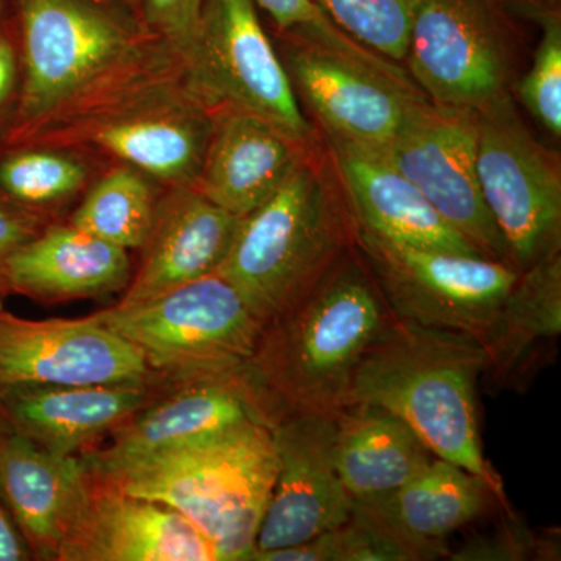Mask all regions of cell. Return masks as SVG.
<instances>
[{"mask_svg":"<svg viewBox=\"0 0 561 561\" xmlns=\"http://www.w3.org/2000/svg\"><path fill=\"white\" fill-rule=\"evenodd\" d=\"M393 317L356 243L305 298L262 328L245 378L272 426L287 415L345 408L360 357Z\"/></svg>","mask_w":561,"mask_h":561,"instance_id":"obj_1","label":"cell"},{"mask_svg":"<svg viewBox=\"0 0 561 561\" xmlns=\"http://www.w3.org/2000/svg\"><path fill=\"white\" fill-rule=\"evenodd\" d=\"M489 357L478 339L393 317L360 357L346 405H379L440 457L504 483L482 451L478 391Z\"/></svg>","mask_w":561,"mask_h":561,"instance_id":"obj_2","label":"cell"},{"mask_svg":"<svg viewBox=\"0 0 561 561\" xmlns=\"http://www.w3.org/2000/svg\"><path fill=\"white\" fill-rule=\"evenodd\" d=\"M356 243L330 153L317 146L268 201L242 217L216 273L265 324L305 298Z\"/></svg>","mask_w":561,"mask_h":561,"instance_id":"obj_3","label":"cell"},{"mask_svg":"<svg viewBox=\"0 0 561 561\" xmlns=\"http://www.w3.org/2000/svg\"><path fill=\"white\" fill-rule=\"evenodd\" d=\"M84 465L95 479L181 513L220 561H236L254 551L278 460L272 427L253 421L138 459Z\"/></svg>","mask_w":561,"mask_h":561,"instance_id":"obj_4","label":"cell"},{"mask_svg":"<svg viewBox=\"0 0 561 561\" xmlns=\"http://www.w3.org/2000/svg\"><path fill=\"white\" fill-rule=\"evenodd\" d=\"M131 342L151 370L187 379L245 373L264 323L216 272L150 300L95 313Z\"/></svg>","mask_w":561,"mask_h":561,"instance_id":"obj_5","label":"cell"},{"mask_svg":"<svg viewBox=\"0 0 561 561\" xmlns=\"http://www.w3.org/2000/svg\"><path fill=\"white\" fill-rule=\"evenodd\" d=\"M523 0H420L408 62L431 103L479 110L511 92Z\"/></svg>","mask_w":561,"mask_h":561,"instance_id":"obj_6","label":"cell"},{"mask_svg":"<svg viewBox=\"0 0 561 561\" xmlns=\"http://www.w3.org/2000/svg\"><path fill=\"white\" fill-rule=\"evenodd\" d=\"M479 184L507 249L524 272L561 250V168L519 116L512 92L476 110Z\"/></svg>","mask_w":561,"mask_h":561,"instance_id":"obj_7","label":"cell"},{"mask_svg":"<svg viewBox=\"0 0 561 561\" xmlns=\"http://www.w3.org/2000/svg\"><path fill=\"white\" fill-rule=\"evenodd\" d=\"M24 127L49 119L130 60L138 31L102 0H20Z\"/></svg>","mask_w":561,"mask_h":561,"instance_id":"obj_8","label":"cell"},{"mask_svg":"<svg viewBox=\"0 0 561 561\" xmlns=\"http://www.w3.org/2000/svg\"><path fill=\"white\" fill-rule=\"evenodd\" d=\"M184 61L203 103L262 117L306 146L320 144L286 66L262 28L254 0H205Z\"/></svg>","mask_w":561,"mask_h":561,"instance_id":"obj_9","label":"cell"},{"mask_svg":"<svg viewBox=\"0 0 561 561\" xmlns=\"http://www.w3.org/2000/svg\"><path fill=\"white\" fill-rule=\"evenodd\" d=\"M356 234L357 249L397 319L461 332L481 343L522 273L489 257Z\"/></svg>","mask_w":561,"mask_h":561,"instance_id":"obj_10","label":"cell"},{"mask_svg":"<svg viewBox=\"0 0 561 561\" xmlns=\"http://www.w3.org/2000/svg\"><path fill=\"white\" fill-rule=\"evenodd\" d=\"M286 69L328 142L386 149L427 101L393 61H370L289 35Z\"/></svg>","mask_w":561,"mask_h":561,"instance_id":"obj_11","label":"cell"},{"mask_svg":"<svg viewBox=\"0 0 561 561\" xmlns=\"http://www.w3.org/2000/svg\"><path fill=\"white\" fill-rule=\"evenodd\" d=\"M476 147V110L424 101L382 151L483 257L511 264L483 202Z\"/></svg>","mask_w":561,"mask_h":561,"instance_id":"obj_12","label":"cell"},{"mask_svg":"<svg viewBox=\"0 0 561 561\" xmlns=\"http://www.w3.org/2000/svg\"><path fill=\"white\" fill-rule=\"evenodd\" d=\"M272 435L278 468L253 553L302 545L337 529L353 512L335 468L334 413L284 416Z\"/></svg>","mask_w":561,"mask_h":561,"instance_id":"obj_13","label":"cell"},{"mask_svg":"<svg viewBox=\"0 0 561 561\" xmlns=\"http://www.w3.org/2000/svg\"><path fill=\"white\" fill-rule=\"evenodd\" d=\"M150 373L144 354L95 316L33 321L0 309V389L147 382Z\"/></svg>","mask_w":561,"mask_h":561,"instance_id":"obj_14","label":"cell"},{"mask_svg":"<svg viewBox=\"0 0 561 561\" xmlns=\"http://www.w3.org/2000/svg\"><path fill=\"white\" fill-rule=\"evenodd\" d=\"M62 561H220L213 542L168 505L95 479L62 541Z\"/></svg>","mask_w":561,"mask_h":561,"instance_id":"obj_15","label":"cell"},{"mask_svg":"<svg viewBox=\"0 0 561 561\" xmlns=\"http://www.w3.org/2000/svg\"><path fill=\"white\" fill-rule=\"evenodd\" d=\"M354 227L379 241L482 256L382 150L328 142Z\"/></svg>","mask_w":561,"mask_h":561,"instance_id":"obj_16","label":"cell"},{"mask_svg":"<svg viewBox=\"0 0 561 561\" xmlns=\"http://www.w3.org/2000/svg\"><path fill=\"white\" fill-rule=\"evenodd\" d=\"M353 504L375 519L411 561L451 556L446 541L453 534L494 508H508L505 491L440 457L389 496Z\"/></svg>","mask_w":561,"mask_h":561,"instance_id":"obj_17","label":"cell"},{"mask_svg":"<svg viewBox=\"0 0 561 561\" xmlns=\"http://www.w3.org/2000/svg\"><path fill=\"white\" fill-rule=\"evenodd\" d=\"M90 482L76 456L43 448L20 432H0V502L32 551L58 559Z\"/></svg>","mask_w":561,"mask_h":561,"instance_id":"obj_18","label":"cell"},{"mask_svg":"<svg viewBox=\"0 0 561 561\" xmlns=\"http://www.w3.org/2000/svg\"><path fill=\"white\" fill-rule=\"evenodd\" d=\"M317 146L298 142L253 114L220 111L194 187L220 208L245 217L268 201Z\"/></svg>","mask_w":561,"mask_h":561,"instance_id":"obj_19","label":"cell"},{"mask_svg":"<svg viewBox=\"0 0 561 561\" xmlns=\"http://www.w3.org/2000/svg\"><path fill=\"white\" fill-rule=\"evenodd\" d=\"M272 421L245 373L225 378L187 379L171 397L140 409L114 431V442L95 454L94 463L138 459L176 448L242 424Z\"/></svg>","mask_w":561,"mask_h":561,"instance_id":"obj_20","label":"cell"},{"mask_svg":"<svg viewBox=\"0 0 561 561\" xmlns=\"http://www.w3.org/2000/svg\"><path fill=\"white\" fill-rule=\"evenodd\" d=\"M241 219L194 186H181L157 208L142 264L121 305L150 300L216 272Z\"/></svg>","mask_w":561,"mask_h":561,"instance_id":"obj_21","label":"cell"},{"mask_svg":"<svg viewBox=\"0 0 561 561\" xmlns=\"http://www.w3.org/2000/svg\"><path fill=\"white\" fill-rule=\"evenodd\" d=\"M149 401L146 382L16 386L0 389V415L11 430L61 456L116 431Z\"/></svg>","mask_w":561,"mask_h":561,"instance_id":"obj_22","label":"cell"},{"mask_svg":"<svg viewBox=\"0 0 561 561\" xmlns=\"http://www.w3.org/2000/svg\"><path fill=\"white\" fill-rule=\"evenodd\" d=\"M561 334V250L519 273L482 345L490 390L526 391L552 362Z\"/></svg>","mask_w":561,"mask_h":561,"instance_id":"obj_23","label":"cell"},{"mask_svg":"<svg viewBox=\"0 0 561 561\" xmlns=\"http://www.w3.org/2000/svg\"><path fill=\"white\" fill-rule=\"evenodd\" d=\"M127 250L69 225L28 239L0 262V287L39 300H70L128 283Z\"/></svg>","mask_w":561,"mask_h":561,"instance_id":"obj_24","label":"cell"},{"mask_svg":"<svg viewBox=\"0 0 561 561\" xmlns=\"http://www.w3.org/2000/svg\"><path fill=\"white\" fill-rule=\"evenodd\" d=\"M434 457L387 409L354 402L334 413L335 468L353 501L389 496Z\"/></svg>","mask_w":561,"mask_h":561,"instance_id":"obj_25","label":"cell"},{"mask_svg":"<svg viewBox=\"0 0 561 561\" xmlns=\"http://www.w3.org/2000/svg\"><path fill=\"white\" fill-rule=\"evenodd\" d=\"M213 119L197 103L133 110L99 125L94 142L157 179L194 186Z\"/></svg>","mask_w":561,"mask_h":561,"instance_id":"obj_26","label":"cell"},{"mask_svg":"<svg viewBox=\"0 0 561 561\" xmlns=\"http://www.w3.org/2000/svg\"><path fill=\"white\" fill-rule=\"evenodd\" d=\"M154 214L149 183L131 169H116L92 187L70 225L128 251L146 245Z\"/></svg>","mask_w":561,"mask_h":561,"instance_id":"obj_27","label":"cell"},{"mask_svg":"<svg viewBox=\"0 0 561 561\" xmlns=\"http://www.w3.org/2000/svg\"><path fill=\"white\" fill-rule=\"evenodd\" d=\"M420 0H316L339 28L362 47L389 61L408 57Z\"/></svg>","mask_w":561,"mask_h":561,"instance_id":"obj_28","label":"cell"},{"mask_svg":"<svg viewBox=\"0 0 561 561\" xmlns=\"http://www.w3.org/2000/svg\"><path fill=\"white\" fill-rule=\"evenodd\" d=\"M541 28L530 69L516 81L515 94L534 121L553 140L561 138V14L560 9L527 5Z\"/></svg>","mask_w":561,"mask_h":561,"instance_id":"obj_29","label":"cell"},{"mask_svg":"<svg viewBox=\"0 0 561 561\" xmlns=\"http://www.w3.org/2000/svg\"><path fill=\"white\" fill-rule=\"evenodd\" d=\"M87 171L79 161L54 151L27 150L0 162V187L24 205H47L80 190Z\"/></svg>","mask_w":561,"mask_h":561,"instance_id":"obj_30","label":"cell"},{"mask_svg":"<svg viewBox=\"0 0 561 561\" xmlns=\"http://www.w3.org/2000/svg\"><path fill=\"white\" fill-rule=\"evenodd\" d=\"M256 5L271 14L279 31L289 35L313 41L330 49L345 51L353 57L370 61H386V58L365 49L356 41L339 31L317 5L316 0H254Z\"/></svg>","mask_w":561,"mask_h":561,"instance_id":"obj_31","label":"cell"},{"mask_svg":"<svg viewBox=\"0 0 561 561\" xmlns=\"http://www.w3.org/2000/svg\"><path fill=\"white\" fill-rule=\"evenodd\" d=\"M203 5L205 0H144L142 13L151 31L184 60L194 46Z\"/></svg>","mask_w":561,"mask_h":561,"instance_id":"obj_32","label":"cell"},{"mask_svg":"<svg viewBox=\"0 0 561 561\" xmlns=\"http://www.w3.org/2000/svg\"><path fill=\"white\" fill-rule=\"evenodd\" d=\"M556 541L537 538L518 523L505 524L504 529L491 538H479L453 553V560H553Z\"/></svg>","mask_w":561,"mask_h":561,"instance_id":"obj_33","label":"cell"},{"mask_svg":"<svg viewBox=\"0 0 561 561\" xmlns=\"http://www.w3.org/2000/svg\"><path fill=\"white\" fill-rule=\"evenodd\" d=\"M32 238L33 228L27 217L0 205V262Z\"/></svg>","mask_w":561,"mask_h":561,"instance_id":"obj_34","label":"cell"},{"mask_svg":"<svg viewBox=\"0 0 561 561\" xmlns=\"http://www.w3.org/2000/svg\"><path fill=\"white\" fill-rule=\"evenodd\" d=\"M31 559L27 542L24 541L16 524L0 502V561H22Z\"/></svg>","mask_w":561,"mask_h":561,"instance_id":"obj_35","label":"cell"},{"mask_svg":"<svg viewBox=\"0 0 561 561\" xmlns=\"http://www.w3.org/2000/svg\"><path fill=\"white\" fill-rule=\"evenodd\" d=\"M16 57L10 41L0 35V106L10 101L16 84Z\"/></svg>","mask_w":561,"mask_h":561,"instance_id":"obj_36","label":"cell"},{"mask_svg":"<svg viewBox=\"0 0 561 561\" xmlns=\"http://www.w3.org/2000/svg\"><path fill=\"white\" fill-rule=\"evenodd\" d=\"M523 2L541 7V9H560V0H523Z\"/></svg>","mask_w":561,"mask_h":561,"instance_id":"obj_37","label":"cell"},{"mask_svg":"<svg viewBox=\"0 0 561 561\" xmlns=\"http://www.w3.org/2000/svg\"><path fill=\"white\" fill-rule=\"evenodd\" d=\"M119 2L133 11L142 10L144 0H119Z\"/></svg>","mask_w":561,"mask_h":561,"instance_id":"obj_38","label":"cell"},{"mask_svg":"<svg viewBox=\"0 0 561 561\" xmlns=\"http://www.w3.org/2000/svg\"><path fill=\"white\" fill-rule=\"evenodd\" d=\"M0 10H2V0H0Z\"/></svg>","mask_w":561,"mask_h":561,"instance_id":"obj_39","label":"cell"}]
</instances>
